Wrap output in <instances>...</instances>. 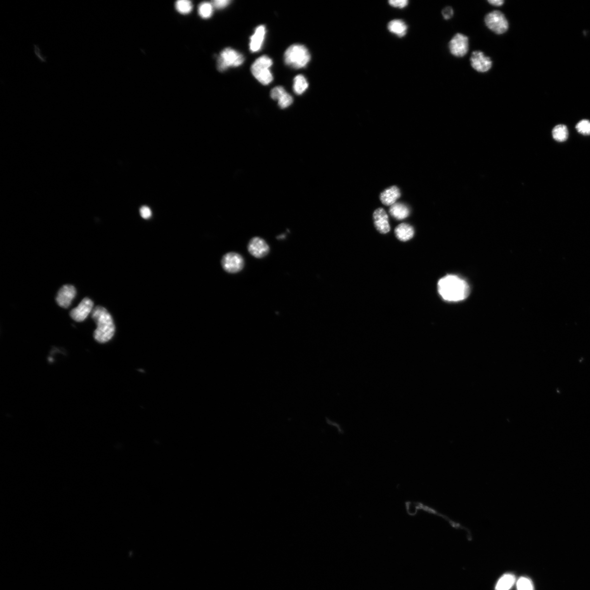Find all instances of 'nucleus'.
Segmentation results:
<instances>
[{
  "label": "nucleus",
  "mask_w": 590,
  "mask_h": 590,
  "mask_svg": "<svg viewBox=\"0 0 590 590\" xmlns=\"http://www.w3.org/2000/svg\"><path fill=\"white\" fill-rule=\"evenodd\" d=\"M438 290L444 300L450 302L464 300L470 294V287L467 283L454 275L442 278L438 282Z\"/></svg>",
  "instance_id": "nucleus-1"
},
{
  "label": "nucleus",
  "mask_w": 590,
  "mask_h": 590,
  "mask_svg": "<svg viewBox=\"0 0 590 590\" xmlns=\"http://www.w3.org/2000/svg\"><path fill=\"white\" fill-rule=\"evenodd\" d=\"M92 315L97 326L94 333V338L100 343L110 341L116 331L114 321L110 313L105 308L98 306L94 308Z\"/></svg>",
  "instance_id": "nucleus-2"
},
{
  "label": "nucleus",
  "mask_w": 590,
  "mask_h": 590,
  "mask_svg": "<svg viewBox=\"0 0 590 590\" xmlns=\"http://www.w3.org/2000/svg\"><path fill=\"white\" fill-rule=\"evenodd\" d=\"M310 60L309 52L304 45H292L285 52V63L292 68H304L308 64Z\"/></svg>",
  "instance_id": "nucleus-3"
},
{
  "label": "nucleus",
  "mask_w": 590,
  "mask_h": 590,
  "mask_svg": "<svg viewBox=\"0 0 590 590\" xmlns=\"http://www.w3.org/2000/svg\"><path fill=\"white\" fill-rule=\"evenodd\" d=\"M272 64V59L264 55L258 58L252 66L251 71L254 77L263 85H268L273 80L270 71Z\"/></svg>",
  "instance_id": "nucleus-4"
},
{
  "label": "nucleus",
  "mask_w": 590,
  "mask_h": 590,
  "mask_svg": "<svg viewBox=\"0 0 590 590\" xmlns=\"http://www.w3.org/2000/svg\"><path fill=\"white\" fill-rule=\"evenodd\" d=\"M244 61L243 55L230 48L221 51L217 61V68L219 71L223 72L231 67H238Z\"/></svg>",
  "instance_id": "nucleus-5"
},
{
  "label": "nucleus",
  "mask_w": 590,
  "mask_h": 590,
  "mask_svg": "<svg viewBox=\"0 0 590 590\" xmlns=\"http://www.w3.org/2000/svg\"><path fill=\"white\" fill-rule=\"evenodd\" d=\"M485 22L489 29L496 34H504L508 29V22L504 14L499 11H494L488 14L485 17Z\"/></svg>",
  "instance_id": "nucleus-6"
},
{
  "label": "nucleus",
  "mask_w": 590,
  "mask_h": 590,
  "mask_svg": "<svg viewBox=\"0 0 590 590\" xmlns=\"http://www.w3.org/2000/svg\"><path fill=\"white\" fill-rule=\"evenodd\" d=\"M221 265L224 270L230 273L241 271L244 267V260L241 255L235 252L226 254L222 259Z\"/></svg>",
  "instance_id": "nucleus-7"
},
{
  "label": "nucleus",
  "mask_w": 590,
  "mask_h": 590,
  "mask_svg": "<svg viewBox=\"0 0 590 590\" xmlns=\"http://www.w3.org/2000/svg\"><path fill=\"white\" fill-rule=\"evenodd\" d=\"M469 46V38L460 33L452 38L449 44L451 53L457 57L465 56L468 52Z\"/></svg>",
  "instance_id": "nucleus-8"
},
{
  "label": "nucleus",
  "mask_w": 590,
  "mask_h": 590,
  "mask_svg": "<svg viewBox=\"0 0 590 590\" xmlns=\"http://www.w3.org/2000/svg\"><path fill=\"white\" fill-rule=\"evenodd\" d=\"M248 251L255 258L261 259L267 256L270 248L263 239L255 237L250 240L248 245Z\"/></svg>",
  "instance_id": "nucleus-9"
},
{
  "label": "nucleus",
  "mask_w": 590,
  "mask_h": 590,
  "mask_svg": "<svg viewBox=\"0 0 590 590\" xmlns=\"http://www.w3.org/2000/svg\"><path fill=\"white\" fill-rule=\"evenodd\" d=\"M94 303L92 300L88 298H84L81 303L75 308L72 309L70 312L71 317L72 318L75 322H82L88 317V316L92 313L94 309Z\"/></svg>",
  "instance_id": "nucleus-10"
},
{
  "label": "nucleus",
  "mask_w": 590,
  "mask_h": 590,
  "mask_svg": "<svg viewBox=\"0 0 590 590\" xmlns=\"http://www.w3.org/2000/svg\"><path fill=\"white\" fill-rule=\"evenodd\" d=\"M472 68L480 72L488 71L492 67L493 62L489 56H486L483 52L474 51L471 58Z\"/></svg>",
  "instance_id": "nucleus-11"
},
{
  "label": "nucleus",
  "mask_w": 590,
  "mask_h": 590,
  "mask_svg": "<svg viewBox=\"0 0 590 590\" xmlns=\"http://www.w3.org/2000/svg\"><path fill=\"white\" fill-rule=\"evenodd\" d=\"M76 292V289L73 285H64L58 291L56 298V303L61 307L68 308L71 304Z\"/></svg>",
  "instance_id": "nucleus-12"
},
{
  "label": "nucleus",
  "mask_w": 590,
  "mask_h": 590,
  "mask_svg": "<svg viewBox=\"0 0 590 590\" xmlns=\"http://www.w3.org/2000/svg\"><path fill=\"white\" fill-rule=\"evenodd\" d=\"M376 228L382 234L388 233L390 231L388 215L383 209L376 210L374 213Z\"/></svg>",
  "instance_id": "nucleus-13"
},
{
  "label": "nucleus",
  "mask_w": 590,
  "mask_h": 590,
  "mask_svg": "<svg viewBox=\"0 0 590 590\" xmlns=\"http://www.w3.org/2000/svg\"><path fill=\"white\" fill-rule=\"evenodd\" d=\"M271 96L273 100L278 101V105L282 109L290 106L293 102V98L282 87L273 88L271 93Z\"/></svg>",
  "instance_id": "nucleus-14"
},
{
  "label": "nucleus",
  "mask_w": 590,
  "mask_h": 590,
  "mask_svg": "<svg viewBox=\"0 0 590 590\" xmlns=\"http://www.w3.org/2000/svg\"><path fill=\"white\" fill-rule=\"evenodd\" d=\"M387 28L391 34L397 36L398 38H403L407 34L408 26L404 21L400 19L390 21Z\"/></svg>",
  "instance_id": "nucleus-15"
},
{
  "label": "nucleus",
  "mask_w": 590,
  "mask_h": 590,
  "mask_svg": "<svg viewBox=\"0 0 590 590\" xmlns=\"http://www.w3.org/2000/svg\"><path fill=\"white\" fill-rule=\"evenodd\" d=\"M266 32L265 26L261 25L257 28L254 35L251 37L250 42V49L252 52H257L261 49L263 41L265 40Z\"/></svg>",
  "instance_id": "nucleus-16"
},
{
  "label": "nucleus",
  "mask_w": 590,
  "mask_h": 590,
  "mask_svg": "<svg viewBox=\"0 0 590 590\" xmlns=\"http://www.w3.org/2000/svg\"><path fill=\"white\" fill-rule=\"evenodd\" d=\"M401 196L399 189L396 186H393L386 189L380 196L382 204L387 206H391L395 204L396 200Z\"/></svg>",
  "instance_id": "nucleus-17"
},
{
  "label": "nucleus",
  "mask_w": 590,
  "mask_h": 590,
  "mask_svg": "<svg viewBox=\"0 0 590 590\" xmlns=\"http://www.w3.org/2000/svg\"><path fill=\"white\" fill-rule=\"evenodd\" d=\"M396 237L401 241H407L411 239L414 235V230L412 226L407 224L399 225L395 230Z\"/></svg>",
  "instance_id": "nucleus-18"
},
{
  "label": "nucleus",
  "mask_w": 590,
  "mask_h": 590,
  "mask_svg": "<svg viewBox=\"0 0 590 590\" xmlns=\"http://www.w3.org/2000/svg\"><path fill=\"white\" fill-rule=\"evenodd\" d=\"M389 212L392 216L398 220L404 219L407 218L409 215L408 208L400 203H395V204L390 206Z\"/></svg>",
  "instance_id": "nucleus-19"
},
{
  "label": "nucleus",
  "mask_w": 590,
  "mask_h": 590,
  "mask_svg": "<svg viewBox=\"0 0 590 590\" xmlns=\"http://www.w3.org/2000/svg\"><path fill=\"white\" fill-rule=\"evenodd\" d=\"M516 581V576L511 573L504 574L496 585L495 590H509Z\"/></svg>",
  "instance_id": "nucleus-20"
},
{
  "label": "nucleus",
  "mask_w": 590,
  "mask_h": 590,
  "mask_svg": "<svg viewBox=\"0 0 590 590\" xmlns=\"http://www.w3.org/2000/svg\"><path fill=\"white\" fill-rule=\"evenodd\" d=\"M552 135L555 141L563 142L568 138V131L567 126L562 124L556 126L552 131Z\"/></svg>",
  "instance_id": "nucleus-21"
},
{
  "label": "nucleus",
  "mask_w": 590,
  "mask_h": 590,
  "mask_svg": "<svg viewBox=\"0 0 590 590\" xmlns=\"http://www.w3.org/2000/svg\"><path fill=\"white\" fill-rule=\"evenodd\" d=\"M308 87V83L303 75H298L294 78V91L297 95H301Z\"/></svg>",
  "instance_id": "nucleus-22"
},
{
  "label": "nucleus",
  "mask_w": 590,
  "mask_h": 590,
  "mask_svg": "<svg viewBox=\"0 0 590 590\" xmlns=\"http://www.w3.org/2000/svg\"><path fill=\"white\" fill-rule=\"evenodd\" d=\"M213 6L211 3L203 2L199 7V14L202 18H209L213 12Z\"/></svg>",
  "instance_id": "nucleus-23"
},
{
  "label": "nucleus",
  "mask_w": 590,
  "mask_h": 590,
  "mask_svg": "<svg viewBox=\"0 0 590 590\" xmlns=\"http://www.w3.org/2000/svg\"><path fill=\"white\" fill-rule=\"evenodd\" d=\"M176 8L179 13L185 15L191 11L192 4L191 1H187V0H181V1L176 2Z\"/></svg>",
  "instance_id": "nucleus-24"
},
{
  "label": "nucleus",
  "mask_w": 590,
  "mask_h": 590,
  "mask_svg": "<svg viewBox=\"0 0 590 590\" xmlns=\"http://www.w3.org/2000/svg\"><path fill=\"white\" fill-rule=\"evenodd\" d=\"M517 586L518 590H534L531 580L526 577L519 579Z\"/></svg>",
  "instance_id": "nucleus-25"
},
{
  "label": "nucleus",
  "mask_w": 590,
  "mask_h": 590,
  "mask_svg": "<svg viewBox=\"0 0 590 590\" xmlns=\"http://www.w3.org/2000/svg\"><path fill=\"white\" fill-rule=\"evenodd\" d=\"M576 129L583 135H590V121L587 119L579 121L576 126Z\"/></svg>",
  "instance_id": "nucleus-26"
},
{
  "label": "nucleus",
  "mask_w": 590,
  "mask_h": 590,
  "mask_svg": "<svg viewBox=\"0 0 590 590\" xmlns=\"http://www.w3.org/2000/svg\"><path fill=\"white\" fill-rule=\"evenodd\" d=\"M388 3L391 7L401 9L407 7L409 4L408 0H390Z\"/></svg>",
  "instance_id": "nucleus-27"
},
{
  "label": "nucleus",
  "mask_w": 590,
  "mask_h": 590,
  "mask_svg": "<svg viewBox=\"0 0 590 590\" xmlns=\"http://www.w3.org/2000/svg\"><path fill=\"white\" fill-rule=\"evenodd\" d=\"M231 1L229 0H215L212 2V6L216 9H222L227 7Z\"/></svg>",
  "instance_id": "nucleus-28"
},
{
  "label": "nucleus",
  "mask_w": 590,
  "mask_h": 590,
  "mask_svg": "<svg viewBox=\"0 0 590 590\" xmlns=\"http://www.w3.org/2000/svg\"><path fill=\"white\" fill-rule=\"evenodd\" d=\"M140 214L143 218L147 219H149L151 216H152V211H151L149 207L147 206H143L142 207L140 210Z\"/></svg>",
  "instance_id": "nucleus-29"
},
{
  "label": "nucleus",
  "mask_w": 590,
  "mask_h": 590,
  "mask_svg": "<svg viewBox=\"0 0 590 590\" xmlns=\"http://www.w3.org/2000/svg\"><path fill=\"white\" fill-rule=\"evenodd\" d=\"M453 15H454V11H453L452 8L450 7H447L442 11V15L446 20H449L452 17Z\"/></svg>",
  "instance_id": "nucleus-30"
},
{
  "label": "nucleus",
  "mask_w": 590,
  "mask_h": 590,
  "mask_svg": "<svg viewBox=\"0 0 590 590\" xmlns=\"http://www.w3.org/2000/svg\"><path fill=\"white\" fill-rule=\"evenodd\" d=\"M488 2L493 5L500 6L504 3L503 0H489Z\"/></svg>",
  "instance_id": "nucleus-31"
}]
</instances>
